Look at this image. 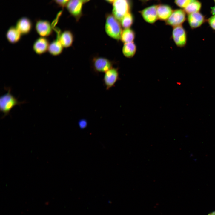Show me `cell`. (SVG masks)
<instances>
[{"instance_id":"1","label":"cell","mask_w":215,"mask_h":215,"mask_svg":"<svg viewBox=\"0 0 215 215\" xmlns=\"http://www.w3.org/2000/svg\"><path fill=\"white\" fill-rule=\"evenodd\" d=\"M105 27V32L108 36L116 40L120 39L122 30V26L112 14H106Z\"/></svg>"},{"instance_id":"2","label":"cell","mask_w":215,"mask_h":215,"mask_svg":"<svg viewBox=\"0 0 215 215\" xmlns=\"http://www.w3.org/2000/svg\"><path fill=\"white\" fill-rule=\"evenodd\" d=\"M5 89L7 90V92L0 97V110L4 113L2 118L9 114L11 109L15 106L20 105L26 103L25 101H19L17 98L12 94L10 88H5Z\"/></svg>"},{"instance_id":"3","label":"cell","mask_w":215,"mask_h":215,"mask_svg":"<svg viewBox=\"0 0 215 215\" xmlns=\"http://www.w3.org/2000/svg\"><path fill=\"white\" fill-rule=\"evenodd\" d=\"M130 4L129 0H115L113 3L112 15L119 22L130 12Z\"/></svg>"},{"instance_id":"4","label":"cell","mask_w":215,"mask_h":215,"mask_svg":"<svg viewBox=\"0 0 215 215\" xmlns=\"http://www.w3.org/2000/svg\"><path fill=\"white\" fill-rule=\"evenodd\" d=\"M92 64L94 70L97 72H104L113 67V62L108 59L97 56L93 58Z\"/></svg>"},{"instance_id":"5","label":"cell","mask_w":215,"mask_h":215,"mask_svg":"<svg viewBox=\"0 0 215 215\" xmlns=\"http://www.w3.org/2000/svg\"><path fill=\"white\" fill-rule=\"evenodd\" d=\"M172 37L174 43L177 47H182L186 45L187 33L182 25L173 27Z\"/></svg>"},{"instance_id":"6","label":"cell","mask_w":215,"mask_h":215,"mask_svg":"<svg viewBox=\"0 0 215 215\" xmlns=\"http://www.w3.org/2000/svg\"><path fill=\"white\" fill-rule=\"evenodd\" d=\"M186 19L185 11L181 9L173 10L169 18L165 21L166 24L173 27L182 25Z\"/></svg>"},{"instance_id":"7","label":"cell","mask_w":215,"mask_h":215,"mask_svg":"<svg viewBox=\"0 0 215 215\" xmlns=\"http://www.w3.org/2000/svg\"><path fill=\"white\" fill-rule=\"evenodd\" d=\"M35 29L38 34L41 37H47L52 35L53 28L49 21L40 19L36 22Z\"/></svg>"},{"instance_id":"8","label":"cell","mask_w":215,"mask_h":215,"mask_svg":"<svg viewBox=\"0 0 215 215\" xmlns=\"http://www.w3.org/2000/svg\"><path fill=\"white\" fill-rule=\"evenodd\" d=\"M83 3L81 0H70L66 6L69 13L77 22L82 15Z\"/></svg>"},{"instance_id":"9","label":"cell","mask_w":215,"mask_h":215,"mask_svg":"<svg viewBox=\"0 0 215 215\" xmlns=\"http://www.w3.org/2000/svg\"><path fill=\"white\" fill-rule=\"evenodd\" d=\"M103 81L106 89L109 90L113 87L119 79L118 69L112 67L105 73Z\"/></svg>"},{"instance_id":"10","label":"cell","mask_w":215,"mask_h":215,"mask_svg":"<svg viewBox=\"0 0 215 215\" xmlns=\"http://www.w3.org/2000/svg\"><path fill=\"white\" fill-rule=\"evenodd\" d=\"M50 43L47 37H40L37 38L33 45V49L37 54L41 55L48 51Z\"/></svg>"},{"instance_id":"11","label":"cell","mask_w":215,"mask_h":215,"mask_svg":"<svg viewBox=\"0 0 215 215\" xmlns=\"http://www.w3.org/2000/svg\"><path fill=\"white\" fill-rule=\"evenodd\" d=\"M157 7V5H152L140 11L141 15L146 22L150 24H153L158 19Z\"/></svg>"},{"instance_id":"12","label":"cell","mask_w":215,"mask_h":215,"mask_svg":"<svg viewBox=\"0 0 215 215\" xmlns=\"http://www.w3.org/2000/svg\"><path fill=\"white\" fill-rule=\"evenodd\" d=\"M16 27L22 35H27L31 31L33 28V24L28 18L23 17L17 21Z\"/></svg>"},{"instance_id":"13","label":"cell","mask_w":215,"mask_h":215,"mask_svg":"<svg viewBox=\"0 0 215 215\" xmlns=\"http://www.w3.org/2000/svg\"><path fill=\"white\" fill-rule=\"evenodd\" d=\"M188 20L191 27L195 29L201 26L204 22L205 19L201 13L197 12L189 14Z\"/></svg>"},{"instance_id":"14","label":"cell","mask_w":215,"mask_h":215,"mask_svg":"<svg viewBox=\"0 0 215 215\" xmlns=\"http://www.w3.org/2000/svg\"><path fill=\"white\" fill-rule=\"evenodd\" d=\"M58 36L64 48H67L72 46L74 41V36L70 30H64Z\"/></svg>"},{"instance_id":"15","label":"cell","mask_w":215,"mask_h":215,"mask_svg":"<svg viewBox=\"0 0 215 215\" xmlns=\"http://www.w3.org/2000/svg\"><path fill=\"white\" fill-rule=\"evenodd\" d=\"M22 35L16 26H12L7 30L6 33V37L10 43L15 44L21 39Z\"/></svg>"},{"instance_id":"16","label":"cell","mask_w":215,"mask_h":215,"mask_svg":"<svg viewBox=\"0 0 215 215\" xmlns=\"http://www.w3.org/2000/svg\"><path fill=\"white\" fill-rule=\"evenodd\" d=\"M173 11L171 7L168 5H157V11L158 19L166 21L170 16Z\"/></svg>"},{"instance_id":"17","label":"cell","mask_w":215,"mask_h":215,"mask_svg":"<svg viewBox=\"0 0 215 215\" xmlns=\"http://www.w3.org/2000/svg\"><path fill=\"white\" fill-rule=\"evenodd\" d=\"M64 47L57 38L50 43L48 52L51 55L56 56L60 55L62 52Z\"/></svg>"},{"instance_id":"18","label":"cell","mask_w":215,"mask_h":215,"mask_svg":"<svg viewBox=\"0 0 215 215\" xmlns=\"http://www.w3.org/2000/svg\"><path fill=\"white\" fill-rule=\"evenodd\" d=\"M137 50L136 46L132 42L124 44L122 48V53L126 58H131L135 54Z\"/></svg>"},{"instance_id":"19","label":"cell","mask_w":215,"mask_h":215,"mask_svg":"<svg viewBox=\"0 0 215 215\" xmlns=\"http://www.w3.org/2000/svg\"><path fill=\"white\" fill-rule=\"evenodd\" d=\"M135 37L134 31L130 28H125L122 30L120 40L124 44L133 42Z\"/></svg>"},{"instance_id":"20","label":"cell","mask_w":215,"mask_h":215,"mask_svg":"<svg viewBox=\"0 0 215 215\" xmlns=\"http://www.w3.org/2000/svg\"><path fill=\"white\" fill-rule=\"evenodd\" d=\"M201 7V3L197 0H194L184 8V11L188 14L199 12Z\"/></svg>"},{"instance_id":"21","label":"cell","mask_w":215,"mask_h":215,"mask_svg":"<svg viewBox=\"0 0 215 215\" xmlns=\"http://www.w3.org/2000/svg\"><path fill=\"white\" fill-rule=\"evenodd\" d=\"M133 17L130 12L127 13L120 21L122 27L124 29L130 28L133 22Z\"/></svg>"},{"instance_id":"22","label":"cell","mask_w":215,"mask_h":215,"mask_svg":"<svg viewBox=\"0 0 215 215\" xmlns=\"http://www.w3.org/2000/svg\"><path fill=\"white\" fill-rule=\"evenodd\" d=\"M194 0H175V2L179 7L185 8Z\"/></svg>"},{"instance_id":"23","label":"cell","mask_w":215,"mask_h":215,"mask_svg":"<svg viewBox=\"0 0 215 215\" xmlns=\"http://www.w3.org/2000/svg\"><path fill=\"white\" fill-rule=\"evenodd\" d=\"M54 2L59 7H66L70 0H53Z\"/></svg>"},{"instance_id":"24","label":"cell","mask_w":215,"mask_h":215,"mask_svg":"<svg viewBox=\"0 0 215 215\" xmlns=\"http://www.w3.org/2000/svg\"><path fill=\"white\" fill-rule=\"evenodd\" d=\"M208 23L211 27L215 31V15H213L208 19Z\"/></svg>"},{"instance_id":"25","label":"cell","mask_w":215,"mask_h":215,"mask_svg":"<svg viewBox=\"0 0 215 215\" xmlns=\"http://www.w3.org/2000/svg\"><path fill=\"white\" fill-rule=\"evenodd\" d=\"M87 122L85 119H81L79 122V126L81 129L85 128L87 127Z\"/></svg>"},{"instance_id":"26","label":"cell","mask_w":215,"mask_h":215,"mask_svg":"<svg viewBox=\"0 0 215 215\" xmlns=\"http://www.w3.org/2000/svg\"><path fill=\"white\" fill-rule=\"evenodd\" d=\"M211 13L213 15H215V6L211 8Z\"/></svg>"},{"instance_id":"27","label":"cell","mask_w":215,"mask_h":215,"mask_svg":"<svg viewBox=\"0 0 215 215\" xmlns=\"http://www.w3.org/2000/svg\"><path fill=\"white\" fill-rule=\"evenodd\" d=\"M105 1H106L110 3H112L114 2L115 1V0H105Z\"/></svg>"},{"instance_id":"28","label":"cell","mask_w":215,"mask_h":215,"mask_svg":"<svg viewBox=\"0 0 215 215\" xmlns=\"http://www.w3.org/2000/svg\"><path fill=\"white\" fill-rule=\"evenodd\" d=\"M83 3H86L89 1L90 0H81Z\"/></svg>"},{"instance_id":"29","label":"cell","mask_w":215,"mask_h":215,"mask_svg":"<svg viewBox=\"0 0 215 215\" xmlns=\"http://www.w3.org/2000/svg\"><path fill=\"white\" fill-rule=\"evenodd\" d=\"M208 215H215V211L209 214Z\"/></svg>"},{"instance_id":"30","label":"cell","mask_w":215,"mask_h":215,"mask_svg":"<svg viewBox=\"0 0 215 215\" xmlns=\"http://www.w3.org/2000/svg\"><path fill=\"white\" fill-rule=\"evenodd\" d=\"M142 0V1H149V0Z\"/></svg>"},{"instance_id":"31","label":"cell","mask_w":215,"mask_h":215,"mask_svg":"<svg viewBox=\"0 0 215 215\" xmlns=\"http://www.w3.org/2000/svg\"><path fill=\"white\" fill-rule=\"evenodd\" d=\"M214 1L215 2V0H214Z\"/></svg>"}]
</instances>
